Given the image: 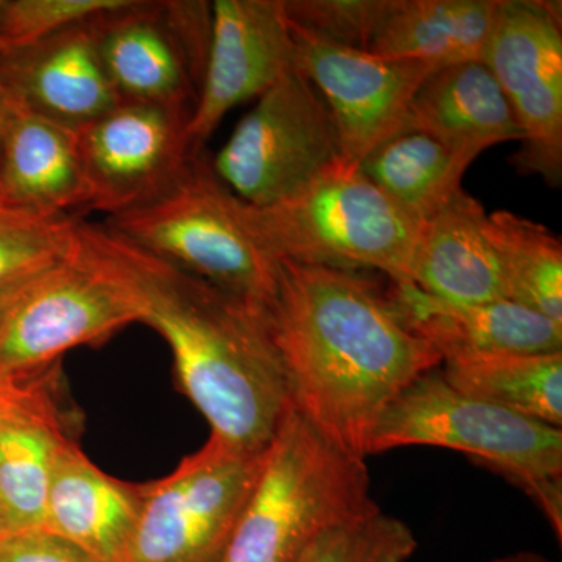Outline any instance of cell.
<instances>
[{
  "mask_svg": "<svg viewBox=\"0 0 562 562\" xmlns=\"http://www.w3.org/2000/svg\"><path fill=\"white\" fill-rule=\"evenodd\" d=\"M265 321L292 406L333 446L361 460L392 401L441 366L387 290L350 269L279 260Z\"/></svg>",
  "mask_w": 562,
  "mask_h": 562,
  "instance_id": "obj_1",
  "label": "cell"
},
{
  "mask_svg": "<svg viewBox=\"0 0 562 562\" xmlns=\"http://www.w3.org/2000/svg\"><path fill=\"white\" fill-rule=\"evenodd\" d=\"M76 241L127 288L140 322L171 347L181 390L209 420L211 441L261 453L292 405L265 313L106 225L79 221Z\"/></svg>",
  "mask_w": 562,
  "mask_h": 562,
  "instance_id": "obj_2",
  "label": "cell"
},
{
  "mask_svg": "<svg viewBox=\"0 0 562 562\" xmlns=\"http://www.w3.org/2000/svg\"><path fill=\"white\" fill-rule=\"evenodd\" d=\"M379 509L366 460L333 446L291 405L221 562H294L322 532Z\"/></svg>",
  "mask_w": 562,
  "mask_h": 562,
  "instance_id": "obj_3",
  "label": "cell"
},
{
  "mask_svg": "<svg viewBox=\"0 0 562 562\" xmlns=\"http://www.w3.org/2000/svg\"><path fill=\"white\" fill-rule=\"evenodd\" d=\"M430 446L469 454L530 495L562 538V431L454 390L441 369L424 373L387 406L368 454Z\"/></svg>",
  "mask_w": 562,
  "mask_h": 562,
  "instance_id": "obj_4",
  "label": "cell"
},
{
  "mask_svg": "<svg viewBox=\"0 0 562 562\" xmlns=\"http://www.w3.org/2000/svg\"><path fill=\"white\" fill-rule=\"evenodd\" d=\"M258 241L277 260L373 269L408 280L424 222L403 210L360 171L341 161L286 201L255 209L244 203Z\"/></svg>",
  "mask_w": 562,
  "mask_h": 562,
  "instance_id": "obj_5",
  "label": "cell"
},
{
  "mask_svg": "<svg viewBox=\"0 0 562 562\" xmlns=\"http://www.w3.org/2000/svg\"><path fill=\"white\" fill-rule=\"evenodd\" d=\"M105 225L262 313L272 301L279 260L251 232L241 199L217 179L201 154L171 190L109 217Z\"/></svg>",
  "mask_w": 562,
  "mask_h": 562,
  "instance_id": "obj_6",
  "label": "cell"
},
{
  "mask_svg": "<svg viewBox=\"0 0 562 562\" xmlns=\"http://www.w3.org/2000/svg\"><path fill=\"white\" fill-rule=\"evenodd\" d=\"M341 161L330 110L294 65L262 92L211 168L236 198L266 209L297 194Z\"/></svg>",
  "mask_w": 562,
  "mask_h": 562,
  "instance_id": "obj_7",
  "label": "cell"
},
{
  "mask_svg": "<svg viewBox=\"0 0 562 562\" xmlns=\"http://www.w3.org/2000/svg\"><path fill=\"white\" fill-rule=\"evenodd\" d=\"M265 450L235 452L209 439L171 475L144 484L138 522L116 562H221Z\"/></svg>",
  "mask_w": 562,
  "mask_h": 562,
  "instance_id": "obj_8",
  "label": "cell"
},
{
  "mask_svg": "<svg viewBox=\"0 0 562 562\" xmlns=\"http://www.w3.org/2000/svg\"><path fill=\"white\" fill-rule=\"evenodd\" d=\"M135 322L140 313L131 292L76 243L69 258L14 292L0 321V375L38 372Z\"/></svg>",
  "mask_w": 562,
  "mask_h": 562,
  "instance_id": "obj_9",
  "label": "cell"
},
{
  "mask_svg": "<svg viewBox=\"0 0 562 562\" xmlns=\"http://www.w3.org/2000/svg\"><path fill=\"white\" fill-rule=\"evenodd\" d=\"M484 65L508 99L522 146L513 165L553 188L562 181L561 2L498 0Z\"/></svg>",
  "mask_w": 562,
  "mask_h": 562,
  "instance_id": "obj_10",
  "label": "cell"
},
{
  "mask_svg": "<svg viewBox=\"0 0 562 562\" xmlns=\"http://www.w3.org/2000/svg\"><path fill=\"white\" fill-rule=\"evenodd\" d=\"M191 106L122 101L79 131L87 209L109 217L171 190L195 157Z\"/></svg>",
  "mask_w": 562,
  "mask_h": 562,
  "instance_id": "obj_11",
  "label": "cell"
},
{
  "mask_svg": "<svg viewBox=\"0 0 562 562\" xmlns=\"http://www.w3.org/2000/svg\"><path fill=\"white\" fill-rule=\"evenodd\" d=\"M290 29L295 68L327 103L342 161L360 165L375 147L406 127L414 95L435 66L351 49L291 22Z\"/></svg>",
  "mask_w": 562,
  "mask_h": 562,
  "instance_id": "obj_12",
  "label": "cell"
},
{
  "mask_svg": "<svg viewBox=\"0 0 562 562\" xmlns=\"http://www.w3.org/2000/svg\"><path fill=\"white\" fill-rule=\"evenodd\" d=\"M211 14L209 58L187 128L194 154L228 111L260 98L294 66L283 0H216Z\"/></svg>",
  "mask_w": 562,
  "mask_h": 562,
  "instance_id": "obj_13",
  "label": "cell"
},
{
  "mask_svg": "<svg viewBox=\"0 0 562 562\" xmlns=\"http://www.w3.org/2000/svg\"><path fill=\"white\" fill-rule=\"evenodd\" d=\"M94 20L0 50V92L76 131L114 109L122 98L103 69Z\"/></svg>",
  "mask_w": 562,
  "mask_h": 562,
  "instance_id": "obj_14",
  "label": "cell"
},
{
  "mask_svg": "<svg viewBox=\"0 0 562 562\" xmlns=\"http://www.w3.org/2000/svg\"><path fill=\"white\" fill-rule=\"evenodd\" d=\"M387 294L414 335L442 362L562 351V324L512 301L458 303L391 281Z\"/></svg>",
  "mask_w": 562,
  "mask_h": 562,
  "instance_id": "obj_15",
  "label": "cell"
},
{
  "mask_svg": "<svg viewBox=\"0 0 562 562\" xmlns=\"http://www.w3.org/2000/svg\"><path fill=\"white\" fill-rule=\"evenodd\" d=\"M0 203L43 217L87 209L79 131L0 92Z\"/></svg>",
  "mask_w": 562,
  "mask_h": 562,
  "instance_id": "obj_16",
  "label": "cell"
},
{
  "mask_svg": "<svg viewBox=\"0 0 562 562\" xmlns=\"http://www.w3.org/2000/svg\"><path fill=\"white\" fill-rule=\"evenodd\" d=\"M487 214L469 192H458L422 224L406 281L449 302L508 301Z\"/></svg>",
  "mask_w": 562,
  "mask_h": 562,
  "instance_id": "obj_17",
  "label": "cell"
},
{
  "mask_svg": "<svg viewBox=\"0 0 562 562\" xmlns=\"http://www.w3.org/2000/svg\"><path fill=\"white\" fill-rule=\"evenodd\" d=\"M103 69L122 101L190 106V68L162 16L161 3L133 2L94 20Z\"/></svg>",
  "mask_w": 562,
  "mask_h": 562,
  "instance_id": "obj_18",
  "label": "cell"
},
{
  "mask_svg": "<svg viewBox=\"0 0 562 562\" xmlns=\"http://www.w3.org/2000/svg\"><path fill=\"white\" fill-rule=\"evenodd\" d=\"M143 497L144 484L106 475L68 441L55 462L43 528L99 561L116 562L138 522Z\"/></svg>",
  "mask_w": 562,
  "mask_h": 562,
  "instance_id": "obj_19",
  "label": "cell"
},
{
  "mask_svg": "<svg viewBox=\"0 0 562 562\" xmlns=\"http://www.w3.org/2000/svg\"><path fill=\"white\" fill-rule=\"evenodd\" d=\"M406 127L430 133L471 165L492 146L524 139L508 99L482 61L431 72L414 95Z\"/></svg>",
  "mask_w": 562,
  "mask_h": 562,
  "instance_id": "obj_20",
  "label": "cell"
},
{
  "mask_svg": "<svg viewBox=\"0 0 562 562\" xmlns=\"http://www.w3.org/2000/svg\"><path fill=\"white\" fill-rule=\"evenodd\" d=\"M498 0H391L368 52L436 69L486 57Z\"/></svg>",
  "mask_w": 562,
  "mask_h": 562,
  "instance_id": "obj_21",
  "label": "cell"
},
{
  "mask_svg": "<svg viewBox=\"0 0 562 562\" xmlns=\"http://www.w3.org/2000/svg\"><path fill=\"white\" fill-rule=\"evenodd\" d=\"M471 162L419 128L405 127L358 165L392 201L425 222L462 190Z\"/></svg>",
  "mask_w": 562,
  "mask_h": 562,
  "instance_id": "obj_22",
  "label": "cell"
},
{
  "mask_svg": "<svg viewBox=\"0 0 562 562\" xmlns=\"http://www.w3.org/2000/svg\"><path fill=\"white\" fill-rule=\"evenodd\" d=\"M441 373L454 390L561 428L562 351L442 362Z\"/></svg>",
  "mask_w": 562,
  "mask_h": 562,
  "instance_id": "obj_23",
  "label": "cell"
},
{
  "mask_svg": "<svg viewBox=\"0 0 562 562\" xmlns=\"http://www.w3.org/2000/svg\"><path fill=\"white\" fill-rule=\"evenodd\" d=\"M68 441L60 414L0 431V516L9 535L44 527L55 462Z\"/></svg>",
  "mask_w": 562,
  "mask_h": 562,
  "instance_id": "obj_24",
  "label": "cell"
},
{
  "mask_svg": "<svg viewBox=\"0 0 562 562\" xmlns=\"http://www.w3.org/2000/svg\"><path fill=\"white\" fill-rule=\"evenodd\" d=\"M506 299L562 324V246L549 228L498 210L487 214Z\"/></svg>",
  "mask_w": 562,
  "mask_h": 562,
  "instance_id": "obj_25",
  "label": "cell"
},
{
  "mask_svg": "<svg viewBox=\"0 0 562 562\" xmlns=\"http://www.w3.org/2000/svg\"><path fill=\"white\" fill-rule=\"evenodd\" d=\"M77 222L43 217L0 203V295L24 286L76 249Z\"/></svg>",
  "mask_w": 562,
  "mask_h": 562,
  "instance_id": "obj_26",
  "label": "cell"
},
{
  "mask_svg": "<svg viewBox=\"0 0 562 562\" xmlns=\"http://www.w3.org/2000/svg\"><path fill=\"white\" fill-rule=\"evenodd\" d=\"M417 546L408 525L379 509L322 532L294 562H405Z\"/></svg>",
  "mask_w": 562,
  "mask_h": 562,
  "instance_id": "obj_27",
  "label": "cell"
},
{
  "mask_svg": "<svg viewBox=\"0 0 562 562\" xmlns=\"http://www.w3.org/2000/svg\"><path fill=\"white\" fill-rule=\"evenodd\" d=\"M133 0H3L0 50L31 46L81 24L125 9Z\"/></svg>",
  "mask_w": 562,
  "mask_h": 562,
  "instance_id": "obj_28",
  "label": "cell"
},
{
  "mask_svg": "<svg viewBox=\"0 0 562 562\" xmlns=\"http://www.w3.org/2000/svg\"><path fill=\"white\" fill-rule=\"evenodd\" d=\"M288 21L321 38L369 50L391 0H283Z\"/></svg>",
  "mask_w": 562,
  "mask_h": 562,
  "instance_id": "obj_29",
  "label": "cell"
},
{
  "mask_svg": "<svg viewBox=\"0 0 562 562\" xmlns=\"http://www.w3.org/2000/svg\"><path fill=\"white\" fill-rule=\"evenodd\" d=\"M58 361L38 372L0 375V431L38 417L57 416Z\"/></svg>",
  "mask_w": 562,
  "mask_h": 562,
  "instance_id": "obj_30",
  "label": "cell"
},
{
  "mask_svg": "<svg viewBox=\"0 0 562 562\" xmlns=\"http://www.w3.org/2000/svg\"><path fill=\"white\" fill-rule=\"evenodd\" d=\"M0 562H102L76 543L41 528L0 539Z\"/></svg>",
  "mask_w": 562,
  "mask_h": 562,
  "instance_id": "obj_31",
  "label": "cell"
},
{
  "mask_svg": "<svg viewBox=\"0 0 562 562\" xmlns=\"http://www.w3.org/2000/svg\"><path fill=\"white\" fill-rule=\"evenodd\" d=\"M484 562H552L549 558L543 557L541 553L536 552H517L513 554H505L501 558H492L490 561Z\"/></svg>",
  "mask_w": 562,
  "mask_h": 562,
  "instance_id": "obj_32",
  "label": "cell"
},
{
  "mask_svg": "<svg viewBox=\"0 0 562 562\" xmlns=\"http://www.w3.org/2000/svg\"><path fill=\"white\" fill-rule=\"evenodd\" d=\"M18 290H20V288H18ZM18 290L11 291L9 294L0 295V321H2L3 314H5L7 308H9L10 302L13 301L14 292Z\"/></svg>",
  "mask_w": 562,
  "mask_h": 562,
  "instance_id": "obj_33",
  "label": "cell"
},
{
  "mask_svg": "<svg viewBox=\"0 0 562 562\" xmlns=\"http://www.w3.org/2000/svg\"><path fill=\"white\" fill-rule=\"evenodd\" d=\"M9 535V531H7L5 524H3L2 516H0V539L5 538V536Z\"/></svg>",
  "mask_w": 562,
  "mask_h": 562,
  "instance_id": "obj_34",
  "label": "cell"
},
{
  "mask_svg": "<svg viewBox=\"0 0 562 562\" xmlns=\"http://www.w3.org/2000/svg\"><path fill=\"white\" fill-rule=\"evenodd\" d=\"M3 0H0V10H2Z\"/></svg>",
  "mask_w": 562,
  "mask_h": 562,
  "instance_id": "obj_35",
  "label": "cell"
}]
</instances>
